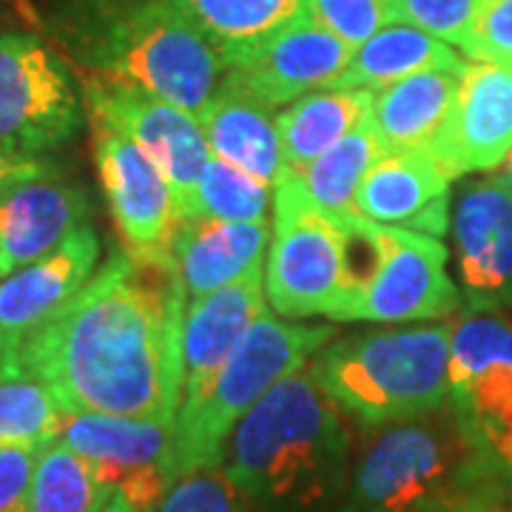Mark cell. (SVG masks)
Listing matches in <instances>:
<instances>
[{"mask_svg": "<svg viewBox=\"0 0 512 512\" xmlns=\"http://www.w3.org/2000/svg\"><path fill=\"white\" fill-rule=\"evenodd\" d=\"M188 291L171 254L114 251L89 285L18 348L23 373L69 413L177 421Z\"/></svg>", "mask_w": 512, "mask_h": 512, "instance_id": "6da1fadb", "label": "cell"}, {"mask_svg": "<svg viewBox=\"0 0 512 512\" xmlns=\"http://www.w3.org/2000/svg\"><path fill=\"white\" fill-rule=\"evenodd\" d=\"M350 436L342 407L299 367L242 416L220 467L251 507L316 512L345 487Z\"/></svg>", "mask_w": 512, "mask_h": 512, "instance_id": "7a4b0ae2", "label": "cell"}, {"mask_svg": "<svg viewBox=\"0 0 512 512\" xmlns=\"http://www.w3.org/2000/svg\"><path fill=\"white\" fill-rule=\"evenodd\" d=\"M52 32L77 72L140 86L191 114H200L228 77L220 49L171 0H148L109 18L52 23Z\"/></svg>", "mask_w": 512, "mask_h": 512, "instance_id": "3957f363", "label": "cell"}, {"mask_svg": "<svg viewBox=\"0 0 512 512\" xmlns=\"http://www.w3.org/2000/svg\"><path fill=\"white\" fill-rule=\"evenodd\" d=\"M487 453L456 410L441 407L419 419L396 421L359 458L339 512L487 507L481 490Z\"/></svg>", "mask_w": 512, "mask_h": 512, "instance_id": "277c9868", "label": "cell"}, {"mask_svg": "<svg viewBox=\"0 0 512 512\" xmlns=\"http://www.w3.org/2000/svg\"><path fill=\"white\" fill-rule=\"evenodd\" d=\"M453 325L376 330L336 339L313 356L316 384L365 424H396L450 404Z\"/></svg>", "mask_w": 512, "mask_h": 512, "instance_id": "5b68a950", "label": "cell"}, {"mask_svg": "<svg viewBox=\"0 0 512 512\" xmlns=\"http://www.w3.org/2000/svg\"><path fill=\"white\" fill-rule=\"evenodd\" d=\"M336 330L328 325L282 322L262 313L242 336L220 373L194 402L180 407L177 416V470L180 478L220 467L225 441L242 416L288 373L311 362L333 342Z\"/></svg>", "mask_w": 512, "mask_h": 512, "instance_id": "8992f818", "label": "cell"}, {"mask_svg": "<svg viewBox=\"0 0 512 512\" xmlns=\"http://www.w3.org/2000/svg\"><path fill=\"white\" fill-rule=\"evenodd\" d=\"M83 126V100L72 66L29 32H0V148L40 157L72 143Z\"/></svg>", "mask_w": 512, "mask_h": 512, "instance_id": "52a82bcc", "label": "cell"}, {"mask_svg": "<svg viewBox=\"0 0 512 512\" xmlns=\"http://www.w3.org/2000/svg\"><path fill=\"white\" fill-rule=\"evenodd\" d=\"M60 439L140 512H154L180 481L177 421L69 413Z\"/></svg>", "mask_w": 512, "mask_h": 512, "instance_id": "ba28073f", "label": "cell"}, {"mask_svg": "<svg viewBox=\"0 0 512 512\" xmlns=\"http://www.w3.org/2000/svg\"><path fill=\"white\" fill-rule=\"evenodd\" d=\"M80 92L94 123L117 128L163 168L174 188L183 220L185 200L191 197L202 165L211 157V146L205 140L197 114L180 109L140 86L100 74L80 72Z\"/></svg>", "mask_w": 512, "mask_h": 512, "instance_id": "9c48e42d", "label": "cell"}, {"mask_svg": "<svg viewBox=\"0 0 512 512\" xmlns=\"http://www.w3.org/2000/svg\"><path fill=\"white\" fill-rule=\"evenodd\" d=\"M450 404L512 470V325L504 319L478 311L453 325Z\"/></svg>", "mask_w": 512, "mask_h": 512, "instance_id": "30bf717a", "label": "cell"}, {"mask_svg": "<svg viewBox=\"0 0 512 512\" xmlns=\"http://www.w3.org/2000/svg\"><path fill=\"white\" fill-rule=\"evenodd\" d=\"M458 291L447 274L439 237L384 225V259L362 296L336 313V322H421L456 311Z\"/></svg>", "mask_w": 512, "mask_h": 512, "instance_id": "8fae6325", "label": "cell"}, {"mask_svg": "<svg viewBox=\"0 0 512 512\" xmlns=\"http://www.w3.org/2000/svg\"><path fill=\"white\" fill-rule=\"evenodd\" d=\"M94 163L111 220L131 254H171L180 205L163 168L117 128L94 123Z\"/></svg>", "mask_w": 512, "mask_h": 512, "instance_id": "7c38bea8", "label": "cell"}, {"mask_svg": "<svg viewBox=\"0 0 512 512\" xmlns=\"http://www.w3.org/2000/svg\"><path fill=\"white\" fill-rule=\"evenodd\" d=\"M274 217L265 299L285 319L328 316L345 293V254L336 225L316 211H288Z\"/></svg>", "mask_w": 512, "mask_h": 512, "instance_id": "4fadbf2b", "label": "cell"}, {"mask_svg": "<svg viewBox=\"0 0 512 512\" xmlns=\"http://www.w3.org/2000/svg\"><path fill=\"white\" fill-rule=\"evenodd\" d=\"M345 40L308 12L296 15L254 46L228 60V77L271 109L291 106L305 94L330 89L350 63Z\"/></svg>", "mask_w": 512, "mask_h": 512, "instance_id": "5bb4252c", "label": "cell"}, {"mask_svg": "<svg viewBox=\"0 0 512 512\" xmlns=\"http://www.w3.org/2000/svg\"><path fill=\"white\" fill-rule=\"evenodd\" d=\"M86 185L46 165L0 188V279L52 254L89 225Z\"/></svg>", "mask_w": 512, "mask_h": 512, "instance_id": "9a60e30c", "label": "cell"}, {"mask_svg": "<svg viewBox=\"0 0 512 512\" xmlns=\"http://www.w3.org/2000/svg\"><path fill=\"white\" fill-rule=\"evenodd\" d=\"M427 151L450 180L467 171H493L510 157L512 63H467L456 106Z\"/></svg>", "mask_w": 512, "mask_h": 512, "instance_id": "2e32d148", "label": "cell"}, {"mask_svg": "<svg viewBox=\"0 0 512 512\" xmlns=\"http://www.w3.org/2000/svg\"><path fill=\"white\" fill-rule=\"evenodd\" d=\"M100 239L83 225L52 254L0 279V345L20 348L52 316L63 311L97 274Z\"/></svg>", "mask_w": 512, "mask_h": 512, "instance_id": "e0dca14e", "label": "cell"}, {"mask_svg": "<svg viewBox=\"0 0 512 512\" xmlns=\"http://www.w3.org/2000/svg\"><path fill=\"white\" fill-rule=\"evenodd\" d=\"M353 211L365 220L441 237L450 220V174L427 148L390 151L365 174Z\"/></svg>", "mask_w": 512, "mask_h": 512, "instance_id": "ac0fdd59", "label": "cell"}, {"mask_svg": "<svg viewBox=\"0 0 512 512\" xmlns=\"http://www.w3.org/2000/svg\"><path fill=\"white\" fill-rule=\"evenodd\" d=\"M458 276L478 302L512 299V191L501 177L473 183L453 214Z\"/></svg>", "mask_w": 512, "mask_h": 512, "instance_id": "d6986e66", "label": "cell"}, {"mask_svg": "<svg viewBox=\"0 0 512 512\" xmlns=\"http://www.w3.org/2000/svg\"><path fill=\"white\" fill-rule=\"evenodd\" d=\"M265 313V276L256 265L220 291L188 302L183 322V404L194 402Z\"/></svg>", "mask_w": 512, "mask_h": 512, "instance_id": "ffe728a7", "label": "cell"}, {"mask_svg": "<svg viewBox=\"0 0 512 512\" xmlns=\"http://www.w3.org/2000/svg\"><path fill=\"white\" fill-rule=\"evenodd\" d=\"M211 154L248 171L268 188L285 180L288 163L274 109L225 77L208 106L197 114Z\"/></svg>", "mask_w": 512, "mask_h": 512, "instance_id": "44dd1931", "label": "cell"}, {"mask_svg": "<svg viewBox=\"0 0 512 512\" xmlns=\"http://www.w3.org/2000/svg\"><path fill=\"white\" fill-rule=\"evenodd\" d=\"M271 228L268 222H220L202 217H183L174 239L171 256L183 276L188 302L220 291L251 268L262 265Z\"/></svg>", "mask_w": 512, "mask_h": 512, "instance_id": "7402d4cb", "label": "cell"}, {"mask_svg": "<svg viewBox=\"0 0 512 512\" xmlns=\"http://www.w3.org/2000/svg\"><path fill=\"white\" fill-rule=\"evenodd\" d=\"M384 154L390 151L384 148L376 128L365 117L342 140H336L328 151H322L311 165L285 174V180L276 185L274 214H288V211H316L322 217L348 214L353 211V200L365 174Z\"/></svg>", "mask_w": 512, "mask_h": 512, "instance_id": "603a6c76", "label": "cell"}, {"mask_svg": "<svg viewBox=\"0 0 512 512\" xmlns=\"http://www.w3.org/2000/svg\"><path fill=\"white\" fill-rule=\"evenodd\" d=\"M461 74L430 69L373 92L370 126L387 151L430 148L456 106Z\"/></svg>", "mask_w": 512, "mask_h": 512, "instance_id": "cb8c5ba5", "label": "cell"}, {"mask_svg": "<svg viewBox=\"0 0 512 512\" xmlns=\"http://www.w3.org/2000/svg\"><path fill=\"white\" fill-rule=\"evenodd\" d=\"M444 69L464 74L467 60L439 37L427 35L410 23H384L373 37H367L359 49H353L345 72L339 74L330 89H384L410 74Z\"/></svg>", "mask_w": 512, "mask_h": 512, "instance_id": "d4e9b609", "label": "cell"}, {"mask_svg": "<svg viewBox=\"0 0 512 512\" xmlns=\"http://www.w3.org/2000/svg\"><path fill=\"white\" fill-rule=\"evenodd\" d=\"M373 89H319L276 114L288 174L311 165L322 151L370 114Z\"/></svg>", "mask_w": 512, "mask_h": 512, "instance_id": "484cf974", "label": "cell"}, {"mask_svg": "<svg viewBox=\"0 0 512 512\" xmlns=\"http://www.w3.org/2000/svg\"><path fill=\"white\" fill-rule=\"evenodd\" d=\"M225 57L254 46L279 26L305 12L308 0H171Z\"/></svg>", "mask_w": 512, "mask_h": 512, "instance_id": "4316f807", "label": "cell"}, {"mask_svg": "<svg viewBox=\"0 0 512 512\" xmlns=\"http://www.w3.org/2000/svg\"><path fill=\"white\" fill-rule=\"evenodd\" d=\"M111 487L63 439L40 447L29 487V512H100Z\"/></svg>", "mask_w": 512, "mask_h": 512, "instance_id": "83f0119b", "label": "cell"}, {"mask_svg": "<svg viewBox=\"0 0 512 512\" xmlns=\"http://www.w3.org/2000/svg\"><path fill=\"white\" fill-rule=\"evenodd\" d=\"M69 410L46 382L29 373L0 379V450L43 447L60 439Z\"/></svg>", "mask_w": 512, "mask_h": 512, "instance_id": "f1b7e54d", "label": "cell"}, {"mask_svg": "<svg viewBox=\"0 0 512 512\" xmlns=\"http://www.w3.org/2000/svg\"><path fill=\"white\" fill-rule=\"evenodd\" d=\"M271 188L259 183L248 171L225 163L220 157H208L202 165L197 185L185 200L183 217H202L220 222H259L268 217Z\"/></svg>", "mask_w": 512, "mask_h": 512, "instance_id": "f546056e", "label": "cell"}, {"mask_svg": "<svg viewBox=\"0 0 512 512\" xmlns=\"http://www.w3.org/2000/svg\"><path fill=\"white\" fill-rule=\"evenodd\" d=\"M487 0H387L390 23H410L427 35L464 49Z\"/></svg>", "mask_w": 512, "mask_h": 512, "instance_id": "4dcf8cb0", "label": "cell"}, {"mask_svg": "<svg viewBox=\"0 0 512 512\" xmlns=\"http://www.w3.org/2000/svg\"><path fill=\"white\" fill-rule=\"evenodd\" d=\"M154 512H251V501L222 467H205L180 478Z\"/></svg>", "mask_w": 512, "mask_h": 512, "instance_id": "1f68e13d", "label": "cell"}, {"mask_svg": "<svg viewBox=\"0 0 512 512\" xmlns=\"http://www.w3.org/2000/svg\"><path fill=\"white\" fill-rule=\"evenodd\" d=\"M305 12L330 29L350 49H359L373 37L387 18V0H308Z\"/></svg>", "mask_w": 512, "mask_h": 512, "instance_id": "d6a6232c", "label": "cell"}, {"mask_svg": "<svg viewBox=\"0 0 512 512\" xmlns=\"http://www.w3.org/2000/svg\"><path fill=\"white\" fill-rule=\"evenodd\" d=\"M464 57L478 63H512V0H487Z\"/></svg>", "mask_w": 512, "mask_h": 512, "instance_id": "836d02e7", "label": "cell"}, {"mask_svg": "<svg viewBox=\"0 0 512 512\" xmlns=\"http://www.w3.org/2000/svg\"><path fill=\"white\" fill-rule=\"evenodd\" d=\"M40 447L0 450V512H29V487Z\"/></svg>", "mask_w": 512, "mask_h": 512, "instance_id": "e575fe53", "label": "cell"}, {"mask_svg": "<svg viewBox=\"0 0 512 512\" xmlns=\"http://www.w3.org/2000/svg\"><path fill=\"white\" fill-rule=\"evenodd\" d=\"M148 0H63L57 9L55 23H66V20H94L109 18L117 12H128L134 6H143Z\"/></svg>", "mask_w": 512, "mask_h": 512, "instance_id": "d590c367", "label": "cell"}, {"mask_svg": "<svg viewBox=\"0 0 512 512\" xmlns=\"http://www.w3.org/2000/svg\"><path fill=\"white\" fill-rule=\"evenodd\" d=\"M46 165L49 163L40 160V157H18V154H9V151L0 148V188L15 183L20 177H29L40 168H46Z\"/></svg>", "mask_w": 512, "mask_h": 512, "instance_id": "8d00e7d4", "label": "cell"}, {"mask_svg": "<svg viewBox=\"0 0 512 512\" xmlns=\"http://www.w3.org/2000/svg\"><path fill=\"white\" fill-rule=\"evenodd\" d=\"M18 350L9 348V345H0V379H9V376H20Z\"/></svg>", "mask_w": 512, "mask_h": 512, "instance_id": "74e56055", "label": "cell"}, {"mask_svg": "<svg viewBox=\"0 0 512 512\" xmlns=\"http://www.w3.org/2000/svg\"><path fill=\"white\" fill-rule=\"evenodd\" d=\"M100 512H140V510H137V507H134L131 501H126V498H123L120 493H111L109 501H106V504L100 507Z\"/></svg>", "mask_w": 512, "mask_h": 512, "instance_id": "f35d334b", "label": "cell"}, {"mask_svg": "<svg viewBox=\"0 0 512 512\" xmlns=\"http://www.w3.org/2000/svg\"><path fill=\"white\" fill-rule=\"evenodd\" d=\"M421 512H490V507H439V510H421Z\"/></svg>", "mask_w": 512, "mask_h": 512, "instance_id": "ab89813d", "label": "cell"}, {"mask_svg": "<svg viewBox=\"0 0 512 512\" xmlns=\"http://www.w3.org/2000/svg\"><path fill=\"white\" fill-rule=\"evenodd\" d=\"M501 180L507 183V188L512 191V151H510V157L504 160V174H501Z\"/></svg>", "mask_w": 512, "mask_h": 512, "instance_id": "60d3db41", "label": "cell"}]
</instances>
